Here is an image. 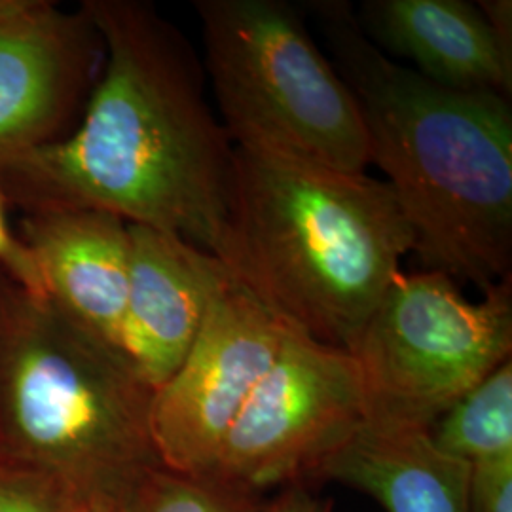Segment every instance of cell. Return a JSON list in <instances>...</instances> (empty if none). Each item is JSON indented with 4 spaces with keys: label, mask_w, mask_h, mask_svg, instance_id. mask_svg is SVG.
<instances>
[{
    "label": "cell",
    "mask_w": 512,
    "mask_h": 512,
    "mask_svg": "<svg viewBox=\"0 0 512 512\" xmlns=\"http://www.w3.org/2000/svg\"><path fill=\"white\" fill-rule=\"evenodd\" d=\"M260 495L215 478H200L154 467L124 495L120 512H260Z\"/></svg>",
    "instance_id": "9a60e30c"
},
{
    "label": "cell",
    "mask_w": 512,
    "mask_h": 512,
    "mask_svg": "<svg viewBox=\"0 0 512 512\" xmlns=\"http://www.w3.org/2000/svg\"><path fill=\"white\" fill-rule=\"evenodd\" d=\"M482 16L488 21L497 42L512 54V2L511 0H478Z\"/></svg>",
    "instance_id": "ffe728a7"
},
{
    "label": "cell",
    "mask_w": 512,
    "mask_h": 512,
    "mask_svg": "<svg viewBox=\"0 0 512 512\" xmlns=\"http://www.w3.org/2000/svg\"><path fill=\"white\" fill-rule=\"evenodd\" d=\"M332 509V499L313 494L306 482H296L281 488L279 495L262 505L260 512H332Z\"/></svg>",
    "instance_id": "d6986e66"
},
{
    "label": "cell",
    "mask_w": 512,
    "mask_h": 512,
    "mask_svg": "<svg viewBox=\"0 0 512 512\" xmlns=\"http://www.w3.org/2000/svg\"><path fill=\"white\" fill-rule=\"evenodd\" d=\"M315 478L357 488L387 512H469L471 467L440 454L421 429L365 423Z\"/></svg>",
    "instance_id": "4fadbf2b"
},
{
    "label": "cell",
    "mask_w": 512,
    "mask_h": 512,
    "mask_svg": "<svg viewBox=\"0 0 512 512\" xmlns=\"http://www.w3.org/2000/svg\"><path fill=\"white\" fill-rule=\"evenodd\" d=\"M348 351L361 376L366 423L429 431L511 359V279L473 302L442 272H401Z\"/></svg>",
    "instance_id": "8992f818"
},
{
    "label": "cell",
    "mask_w": 512,
    "mask_h": 512,
    "mask_svg": "<svg viewBox=\"0 0 512 512\" xmlns=\"http://www.w3.org/2000/svg\"><path fill=\"white\" fill-rule=\"evenodd\" d=\"M355 14L378 50L408 61L429 82L511 99L512 54L497 42L476 2L365 0Z\"/></svg>",
    "instance_id": "7c38bea8"
},
{
    "label": "cell",
    "mask_w": 512,
    "mask_h": 512,
    "mask_svg": "<svg viewBox=\"0 0 512 512\" xmlns=\"http://www.w3.org/2000/svg\"><path fill=\"white\" fill-rule=\"evenodd\" d=\"M103 59L80 6L27 0L0 18V165L63 139L76 126Z\"/></svg>",
    "instance_id": "9c48e42d"
},
{
    "label": "cell",
    "mask_w": 512,
    "mask_h": 512,
    "mask_svg": "<svg viewBox=\"0 0 512 512\" xmlns=\"http://www.w3.org/2000/svg\"><path fill=\"white\" fill-rule=\"evenodd\" d=\"M205 74L232 145L342 173H366L370 145L355 97L300 6L198 0Z\"/></svg>",
    "instance_id": "5b68a950"
},
{
    "label": "cell",
    "mask_w": 512,
    "mask_h": 512,
    "mask_svg": "<svg viewBox=\"0 0 512 512\" xmlns=\"http://www.w3.org/2000/svg\"><path fill=\"white\" fill-rule=\"evenodd\" d=\"M152 395L124 353L0 272V463L120 505L160 467Z\"/></svg>",
    "instance_id": "277c9868"
},
{
    "label": "cell",
    "mask_w": 512,
    "mask_h": 512,
    "mask_svg": "<svg viewBox=\"0 0 512 512\" xmlns=\"http://www.w3.org/2000/svg\"><path fill=\"white\" fill-rule=\"evenodd\" d=\"M82 8L101 38V71L63 139L0 165L4 202L23 213L103 211L219 258L234 145L192 44L147 2Z\"/></svg>",
    "instance_id": "6da1fadb"
},
{
    "label": "cell",
    "mask_w": 512,
    "mask_h": 512,
    "mask_svg": "<svg viewBox=\"0 0 512 512\" xmlns=\"http://www.w3.org/2000/svg\"><path fill=\"white\" fill-rule=\"evenodd\" d=\"M19 239L37 264L44 298L80 329L124 353L128 222L93 209L29 211L19 224Z\"/></svg>",
    "instance_id": "8fae6325"
},
{
    "label": "cell",
    "mask_w": 512,
    "mask_h": 512,
    "mask_svg": "<svg viewBox=\"0 0 512 512\" xmlns=\"http://www.w3.org/2000/svg\"><path fill=\"white\" fill-rule=\"evenodd\" d=\"M414 253L389 184L234 147L220 260L277 317L349 349Z\"/></svg>",
    "instance_id": "3957f363"
},
{
    "label": "cell",
    "mask_w": 512,
    "mask_h": 512,
    "mask_svg": "<svg viewBox=\"0 0 512 512\" xmlns=\"http://www.w3.org/2000/svg\"><path fill=\"white\" fill-rule=\"evenodd\" d=\"M366 423L363 384L348 349L289 325L274 363L220 444L215 478L260 495L315 478Z\"/></svg>",
    "instance_id": "52a82bcc"
},
{
    "label": "cell",
    "mask_w": 512,
    "mask_h": 512,
    "mask_svg": "<svg viewBox=\"0 0 512 512\" xmlns=\"http://www.w3.org/2000/svg\"><path fill=\"white\" fill-rule=\"evenodd\" d=\"M0 272L12 277L29 293L44 298L37 264L25 243L10 228L6 217V202L0 194Z\"/></svg>",
    "instance_id": "ac0fdd59"
},
{
    "label": "cell",
    "mask_w": 512,
    "mask_h": 512,
    "mask_svg": "<svg viewBox=\"0 0 512 512\" xmlns=\"http://www.w3.org/2000/svg\"><path fill=\"white\" fill-rule=\"evenodd\" d=\"M357 101L425 270L488 293L511 279V99L437 86L378 50L346 0L302 8Z\"/></svg>",
    "instance_id": "7a4b0ae2"
},
{
    "label": "cell",
    "mask_w": 512,
    "mask_h": 512,
    "mask_svg": "<svg viewBox=\"0 0 512 512\" xmlns=\"http://www.w3.org/2000/svg\"><path fill=\"white\" fill-rule=\"evenodd\" d=\"M469 512H512V458L471 467Z\"/></svg>",
    "instance_id": "e0dca14e"
},
{
    "label": "cell",
    "mask_w": 512,
    "mask_h": 512,
    "mask_svg": "<svg viewBox=\"0 0 512 512\" xmlns=\"http://www.w3.org/2000/svg\"><path fill=\"white\" fill-rule=\"evenodd\" d=\"M27 0H0V18L18 12L19 8L25 6Z\"/></svg>",
    "instance_id": "7402d4cb"
},
{
    "label": "cell",
    "mask_w": 512,
    "mask_h": 512,
    "mask_svg": "<svg viewBox=\"0 0 512 512\" xmlns=\"http://www.w3.org/2000/svg\"><path fill=\"white\" fill-rule=\"evenodd\" d=\"M74 512H120L118 503L109 499H82L76 503Z\"/></svg>",
    "instance_id": "44dd1931"
},
{
    "label": "cell",
    "mask_w": 512,
    "mask_h": 512,
    "mask_svg": "<svg viewBox=\"0 0 512 512\" xmlns=\"http://www.w3.org/2000/svg\"><path fill=\"white\" fill-rule=\"evenodd\" d=\"M131 264L122 344L156 391L181 366L215 296L232 281L224 262L190 241L129 224Z\"/></svg>",
    "instance_id": "30bf717a"
},
{
    "label": "cell",
    "mask_w": 512,
    "mask_h": 512,
    "mask_svg": "<svg viewBox=\"0 0 512 512\" xmlns=\"http://www.w3.org/2000/svg\"><path fill=\"white\" fill-rule=\"evenodd\" d=\"M76 503L54 478L0 463V512H74Z\"/></svg>",
    "instance_id": "2e32d148"
},
{
    "label": "cell",
    "mask_w": 512,
    "mask_h": 512,
    "mask_svg": "<svg viewBox=\"0 0 512 512\" xmlns=\"http://www.w3.org/2000/svg\"><path fill=\"white\" fill-rule=\"evenodd\" d=\"M287 329V321L234 279L215 296L183 363L152 395L150 435L162 467L209 476Z\"/></svg>",
    "instance_id": "ba28073f"
},
{
    "label": "cell",
    "mask_w": 512,
    "mask_h": 512,
    "mask_svg": "<svg viewBox=\"0 0 512 512\" xmlns=\"http://www.w3.org/2000/svg\"><path fill=\"white\" fill-rule=\"evenodd\" d=\"M440 454L469 467L512 458V361L459 397L429 431Z\"/></svg>",
    "instance_id": "5bb4252c"
}]
</instances>
